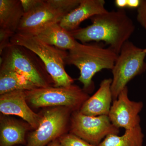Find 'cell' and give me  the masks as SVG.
Segmentation results:
<instances>
[{
  "mask_svg": "<svg viewBox=\"0 0 146 146\" xmlns=\"http://www.w3.org/2000/svg\"><path fill=\"white\" fill-rule=\"evenodd\" d=\"M40 0H21L24 13L31 10L38 5Z\"/></svg>",
  "mask_w": 146,
  "mask_h": 146,
  "instance_id": "22",
  "label": "cell"
},
{
  "mask_svg": "<svg viewBox=\"0 0 146 146\" xmlns=\"http://www.w3.org/2000/svg\"><path fill=\"white\" fill-rule=\"evenodd\" d=\"M141 0H127V7L130 9H138L141 4Z\"/></svg>",
  "mask_w": 146,
  "mask_h": 146,
  "instance_id": "23",
  "label": "cell"
},
{
  "mask_svg": "<svg viewBox=\"0 0 146 146\" xmlns=\"http://www.w3.org/2000/svg\"><path fill=\"white\" fill-rule=\"evenodd\" d=\"M70 122V133L95 146H98L107 136L120 132L108 115L88 116L77 110L73 112Z\"/></svg>",
  "mask_w": 146,
  "mask_h": 146,
  "instance_id": "7",
  "label": "cell"
},
{
  "mask_svg": "<svg viewBox=\"0 0 146 146\" xmlns=\"http://www.w3.org/2000/svg\"><path fill=\"white\" fill-rule=\"evenodd\" d=\"M33 36H36L47 44L65 50L72 49L77 42L70 32L62 27L59 23L45 27Z\"/></svg>",
  "mask_w": 146,
  "mask_h": 146,
  "instance_id": "14",
  "label": "cell"
},
{
  "mask_svg": "<svg viewBox=\"0 0 146 146\" xmlns=\"http://www.w3.org/2000/svg\"><path fill=\"white\" fill-rule=\"evenodd\" d=\"M137 20L146 29V0H141V4L137 9Z\"/></svg>",
  "mask_w": 146,
  "mask_h": 146,
  "instance_id": "20",
  "label": "cell"
},
{
  "mask_svg": "<svg viewBox=\"0 0 146 146\" xmlns=\"http://www.w3.org/2000/svg\"><path fill=\"white\" fill-rule=\"evenodd\" d=\"M10 42L12 44L25 47L40 58L53 80L54 87H68L72 85L74 80L65 69L68 52L47 44L33 35L16 33L11 37Z\"/></svg>",
  "mask_w": 146,
  "mask_h": 146,
  "instance_id": "3",
  "label": "cell"
},
{
  "mask_svg": "<svg viewBox=\"0 0 146 146\" xmlns=\"http://www.w3.org/2000/svg\"><path fill=\"white\" fill-rule=\"evenodd\" d=\"M115 3L119 9H124L127 6V0H116Z\"/></svg>",
  "mask_w": 146,
  "mask_h": 146,
  "instance_id": "24",
  "label": "cell"
},
{
  "mask_svg": "<svg viewBox=\"0 0 146 146\" xmlns=\"http://www.w3.org/2000/svg\"><path fill=\"white\" fill-rule=\"evenodd\" d=\"M27 101L35 108L57 106L79 110L89 98L84 89L77 85L68 87L37 88L25 91Z\"/></svg>",
  "mask_w": 146,
  "mask_h": 146,
  "instance_id": "6",
  "label": "cell"
},
{
  "mask_svg": "<svg viewBox=\"0 0 146 146\" xmlns=\"http://www.w3.org/2000/svg\"><path fill=\"white\" fill-rule=\"evenodd\" d=\"M112 79L102 80L99 88L83 104L79 111L91 116L108 115L113 98L111 91Z\"/></svg>",
  "mask_w": 146,
  "mask_h": 146,
  "instance_id": "13",
  "label": "cell"
},
{
  "mask_svg": "<svg viewBox=\"0 0 146 146\" xmlns=\"http://www.w3.org/2000/svg\"><path fill=\"white\" fill-rule=\"evenodd\" d=\"M91 20L90 25L70 32L73 37L82 44L103 41L118 55L135 30L133 21L124 9L108 11Z\"/></svg>",
  "mask_w": 146,
  "mask_h": 146,
  "instance_id": "1",
  "label": "cell"
},
{
  "mask_svg": "<svg viewBox=\"0 0 146 146\" xmlns=\"http://www.w3.org/2000/svg\"><path fill=\"white\" fill-rule=\"evenodd\" d=\"M146 53L144 49L128 41L122 47L112 70L111 84L113 101L117 99L127 83L146 70L145 61Z\"/></svg>",
  "mask_w": 146,
  "mask_h": 146,
  "instance_id": "5",
  "label": "cell"
},
{
  "mask_svg": "<svg viewBox=\"0 0 146 146\" xmlns=\"http://www.w3.org/2000/svg\"><path fill=\"white\" fill-rule=\"evenodd\" d=\"M0 146H13L26 144L25 136L27 128L15 120L1 119Z\"/></svg>",
  "mask_w": 146,
  "mask_h": 146,
  "instance_id": "17",
  "label": "cell"
},
{
  "mask_svg": "<svg viewBox=\"0 0 146 146\" xmlns=\"http://www.w3.org/2000/svg\"><path fill=\"white\" fill-rule=\"evenodd\" d=\"M144 134L141 125L125 130L122 136L111 134L98 146H143Z\"/></svg>",
  "mask_w": 146,
  "mask_h": 146,
  "instance_id": "18",
  "label": "cell"
},
{
  "mask_svg": "<svg viewBox=\"0 0 146 146\" xmlns=\"http://www.w3.org/2000/svg\"><path fill=\"white\" fill-rule=\"evenodd\" d=\"M112 103L108 116L115 127L125 130L140 125L139 114L143 107V103L129 99L127 86Z\"/></svg>",
  "mask_w": 146,
  "mask_h": 146,
  "instance_id": "10",
  "label": "cell"
},
{
  "mask_svg": "<svg viewBox=\"0 0 146 146\" xmlns=\"http://www.w3.org/2000/svg\"><path fill=\"white\" fill-rule=\"evenodd\" d=\"M104 0H81L79 5L64 16L59 24L67 31L75 30L86 19L107 12Z\"/></svg>",
  "mask_w": 146,
  "mask_h": 146,
  "instance_id": "12",
  "label": "cell"
},
{
  "mask_svg": "<svg viewBox=\"0 0 146 146\" xmlns=\"http://www.w3.org/2000/svg\"><path fill=\"white\" fill-rule=\"evenodd\" d=\"M118 56L109 47L105 48L96 42L82 44L77 41L75 46L68 52L65 62L79 70L78 80L86 92L94 89L92 79L95 75L104 69L112 70Z\"/></svg>",
  "mask_w": 146,
  "mask_h": 146,
  "instance_id": "2",
  "label": "cell"
},
{
  "mask_svg": "<svg viewBox=\"0 0 146 146\" xmlns=\"http://www.w3.org/2000/svg\"><path fill=\"white\" fill-rule=\"evenodd\" d=\"M13 35L7 32L0 30V54L5 48L11 44V39Z\"/></svg>",
  "mask_w": 146,
  "mask_h": 146,
  "instance_id": "21",
  "label": "cell"
},
{
  "mask_svg": "<svg viewBox=\"0 0 146 146\" xmlns=\"http://www.w3.org/2000/svg\"><path fill=\"white\" fill-rule=\"evenodd\" d=\"M144 51L146 53V48L145 49H144Z\"/></svg>",
  "mask_w": 146,
  "mask_h": 146,
  "instance_id": "26",
  "label": "cell"
},
{
  "mask_svg": "<svg viewBox=\"0 0 146 146\" xmlns=\"http://www.w3.org/2000/svg\"><path fill=\"white\" fill-rule=\"evenodd\" d=\"M24 13L21 0H0V30L14 35Z\"/></svg>",
  "mask_w": 146,
  "mask_h": 146,
  "instance_id": "15",
  "label": "cell"
},
{
  "mask_svg": "<svg viewBox=\"0 0 146 146\" xmlns=\"http://www.w3.org/2000/svg\"><path fill=\"white\" fill-rule=\"evenodd\" d=\"M68 13L55 5L51 0H40L35 7L24 13L16 33L34 35L45 27L59 23Z\"/></svg>",
  "mask_w": 146,
  "mask_h": 146,
  "instance_id": "9",
  "label": "cell"
},
{
  "mask_svg": "<svg viewBox=\"0 0 146 146\" xmlns=\"http://www.w3.org/2000/svg\"><path fill=\"white\" fill-rule=\"evenodd\" d=\"M65 107L47 110L42 115L38 127L29 136L25 146H45L65 134L70 113Z\"/></svg>",
  "mask_w": 146,
  "mask_h": 146,
  "instance_id": "8",
  "label": "cell"
},
{
  "mask_svg": "<svg viewBox=\"0 0 146 146\" xmlns=\"http://www.w3.org/2000/svg\"><path fill=\"white\" fill-rule=\"evenodd\" d=\"M25 91H16L1 95L0 111L5 115L18 116L36 129L42 116L33 112L27 102Z\"/></svg>",
  "mask_w": 146,
  "mask_h": 146,
  "instance_id": "11",
  "label": "cell"
},
{
  "mask_svg": "<svg viewBox=\"0 0 146 146\" xmlns=\"http://www.w3.org/2000/svg\"><path fill=\"white\" fill-rule=\"evenodd\" d=\"M58 140L63 146H96L72 133H65L60 136Z\"/></svg>",
  "mask_w": 146,
  "mask_h": 146,
  "instance_id": "19",
  "label": "cell"
},
{
  "mask_svg": "<svg viewBox=\"0 0 146 146\" xmlns=\"http://www.w3.org/2000/svg\"><path fill=\"white\" fill-rule=\"evenodd\" d=\"M1 55V66L19 73L37 88L49 87L51 83L54 85L43 61L30 50L11 43Z\"/></svg>",
  "mask_w": 146,
  "mask_h": 146,
  "instance_id": "4",
  "label": "cell"
},
{
  "mask_svg": "<svg viewBox=\"0 0 146 146\" xmlns=\"http://www.w3.org/2000/svg\"><path fill=\"white\" fill-rule=\"evenodd\" d=\"M47 146H63L60 143V141L58 139H56V140H54V141H52Z\"/></svg>",
  "mask_w": 146,
  "mask_h": 146,
  "instance_id": "25",
  "label": "cell"
},
{
  "mask_svg": "<svg viewBox=\"0 0 146 146\" xmlns=\"http://www.w3.org/2000/svg\"><path fill=\"white\" fill-rule=\"evenodd\" d=\"M25 77L13 70L1 66L0 94L16 91H29L37 88Z\"/></svg>",
  "mask_w": 146,
  "mask_h": 146,
  "instance_id": "16",
  "label": "cell"
}]
</instances>
